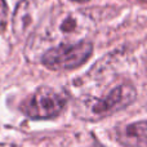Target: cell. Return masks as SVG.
I'll list each match as a JSON object with an SVG mask.
<instances>
[{"label": "cell", "mask_w": 147, "mask_h": 147, "mask_svg": "<svg viewBox=\"0 0 147 147\" xmlns=\"http://www.w3.org/2000/svg\"><path fill=\"white\" fill-rule=\"evenodd\" d=\"M36 4L34 0H21L17 4L12 17L13 32L20 38L26 34L34 22Z\"/></svg>", "instance_id": "4"}, {"label": "cell", "mask_w": 147, "mask_h": 147, "mask_svg": "<svg viewBox=\"0 0 147 147\" xmlns=\"http://www.w3.org/2000/svg\"><path fill=\"white\" fill-rule=\"evenodd\" d=\"M97 147H103V146H102V145H97Z\"/></svg>", "instance_id": "9"}, {"label": "cell", "mask_w": 147, "mask_h": 147, "mask_svg": "<svg viewBox=\"0 0 147 147\" xmlns=\"http://www.w3.org/2000/svg\"><path fill=\"white\" fill-rule=\"evenodd\" d=\"M137 98V90L130 83H123L112 88L102 98H92L85 102L86 117L103 119L127 109ZM85 117V119H86Z\"/></svg>", "instance_id": "1"}, {"label": "cell", "mask_w": 147, "mask_h": 147, "mask_svg": "<svg viewBox=\"0 0 147 147\" xmlns=\"http://www.w3.org/2000/svg\"><path fill=\"white\" fill-rule=\"evenodd\" d=\"M93 53V44L80 40L72 44H59L43 54L41 63L51 70H72L81 66Z\"/></svg>", "instance_id": "2"}, {"label": "cell", "mask_w": 147, "mask_h": 147, "mask_svg": "<svg viewBox=\"0 0 147 147\" xmlns=\"http://www.w3.org/2000/svg\"><path fill=\"white\" fill-rule=\"evenodd\" d=\"M8 13H9V9H8V4L5 0H0V32L5 30L8 23Z\"/></svg>", "instance_id": "6"}, {"label": "cell", "mask_w": 147, "mask_h": 147, "mask_svg": "<svg viewBox=\"0 0 147 147\" xmlns=\"http://www.w3.org/2000/svg\"><path fill=\"white\" fill-rule=\"evenodd\" d=\"M61 30L66 34L74 32L76 30V20L72 17H67L66 20H63V22L61 23Z\"/></svg>", "instance_id": "7"}, {"label": "cell", "mask_w": 147, "mask_h": 147, "mask_svg": "<svg viewBox=\"0 0 147 147\" xmlns=\"http://www.w3.org/2000/svg\"><path fill=\"white\" fill-rule=\"evenodd\" d=\"M74 1H80V3H84V1H88V0H74Z\"/></svg>", "instance_id": "8"}, {"label": "cell", "mask_w": 147, "mask_h": 147, "mask_svg": "<svg viewBox=\"0 0 147 147\" xmlns=\"http://www.w3.org/2000/svg\"><path fill=\"white\" fill-rule=\"evenodd\" d=\"M67 98L62 92L51 86H40L21 105V111L31 119H49L59 115Z\"/></svg>", "instance_id": "3"}, {"label": "cell", "mask_w": 147, "mask_h": 147, "mask_svg": "<svg viewBox=\"0 0 147 147\" xmlns=\"http://www.w3.org/2000/svg\"><path fill=\"white\" fill-rule=\"evenodd\" d=\"M121 137L130 147H147V120L127 125Z\"/></svg>", "instance_id": "5"}]
</instances>
